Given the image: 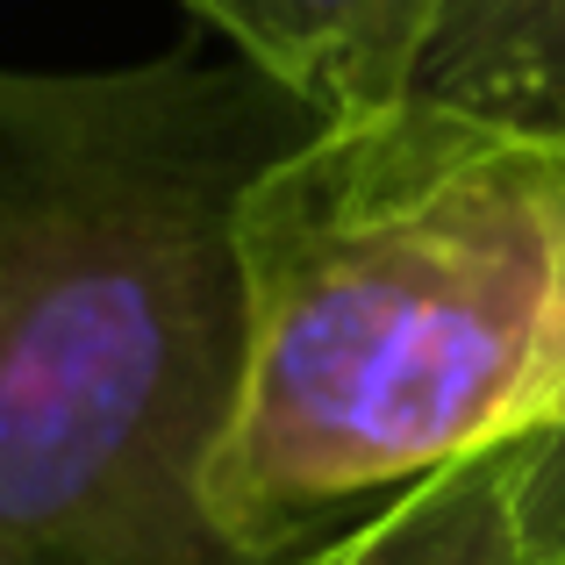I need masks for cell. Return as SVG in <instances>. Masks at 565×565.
I'll list each match as a JSON object with an SVG mask.
<instances>
[{"label":"cell","instance_id":"cell-4","mask_svg":"<svg viewBox=\"0 0 565 565\" xmlns=\"http://www.w3.org/2000/svg\"><path fill=\"white\" fill-rule=\"evenodd\" d=\"M408 94L565 137V0H444Z\"/></svg>","mask_w":565,"mask_h":565},{"label":"cell","instance_id":"cell-5","mask_svg":"<svg viewBox=\"0 0 565 565\" xmlns=\"http://www.w3.org/2000/svg\"><path fill=\"white\" fill-rule=\"evenodd\" d=\"M273 565H523L515 544V444L423 472L359 523Z\"/></svg>","mask_w":565,"mask_h":565},{"label":"cell","instance_id":"cell-2","mask_svg":"<svg viewBox=\"0 0 565 565\" xmlns=\"http://www.w3.org/2000/svg\"><path fill=\"white\" fill-rule=\"evenodd\" d=\"M244 380L207 523L244 565L565 415V137L401 94L236 207Z\"/></svg>","mask_w":565,"mask_h":565},{"label":"cell","instance_id":"cell-1","mask_svg":"<svg viewBox=\"0 0 565 565\" xmlns=\"http://www.w3.org/2000/svg\"><path fill=\"white\" fill-rule=\"evenodd\" d=\"M316 129L201 43L0 65V565H244L207 523L244 380L236 207Z\"/></svg>","mask_w":565,"mask_h":565},{"label":"cell","instance_id":"cell-3","mask_svg":"<svg viewBox=\"0 0 565 565\" xmlns=\"http://www.w3.org/2000/svg\"><path fill=\"white\" fill-rule=\"evenodd\" d=\"M244 65L337 122L408 94L444 0H180Z\"/></svg>","mask_w":565,"mask_h":565},{"label":"cell","instance_id":"cell-6","mask_svg":"<svg viewBox=\"0 0 565 565\" xmlns=\"http://www.w3.org/2000/svg\"><path fill=\"white\" fill-rule=\"evenodd\" d=\"M515 544L523 565H565V415L515 444Z\"/></svg>","mask_w":565,"mask_h":565}]
</instances>
